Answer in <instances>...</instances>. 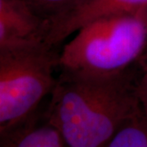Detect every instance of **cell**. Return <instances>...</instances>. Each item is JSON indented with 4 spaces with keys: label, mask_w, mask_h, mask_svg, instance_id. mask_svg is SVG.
I'll use <instances>...</instances> for the list:
<instances>
[{
    "label": "cell",
    "mask_w": 147,
    "mask_h": 147,
    "mask_svg": "<svg viewBox=\"0 0 147 147\" xmlns=\"http://www.w3.org/2000/svg\"><path fill=\"white\" fill-rule=\"evenodd\" d=\"M137 81L130 69L103 76L61 72L43 115L68 147H105L143 113Z\"/></svg>",
    "instance_id": "cell-1"
},
{
    "label": "cell",
    "mask_w": 147,
    "mask_h": 147,
    "mask_svg": "<svg viewBox=\"0 0 147 147\" xmlns=\"http://www.w3.org/2000/svg\"><path fill=\"white\" fill-rule=\"evenodd\" d=\"M59 53L61 72L113 75L125 72L147 45V8L107 16L80 28Z\"/></svg>",
    "instance_id": "cell-2"
},
{
    "label": "cell",
    "mask_w": 147,
    "mask_h": 147,
    "mask_svg": "<svg viewBox=\"0 0 147 147\" xmlns=\"http://www.w3.org/2000/svg\"><path fill=\"white\" fill-rule=\"evenodd\" d=\"M42 43L0 49V134L19 126L51 95L59 53Z\"/></svg>",
    "instance_id": "cell-3"
},
{
    "label": "cell",
    "mask_w": 147,
    "mask_h": 147,
    "mask_svg": "<svg viewBox=\"0 0 147 147\" xmlns=\"http://www.w3.org/2000/svg\"><path fill=\"white\" fill-rule=\"evenodd\" d=\"M48 21L26 0H0V49L46 42Z\"/></svg>",
    "instance_id": "cell-4"
},
{
    "label": "cell",
    "mask_w": 147,
    "mask_h": 147,
    "mask_svg": "<svg viewBox=\"0 0 147 147\" xmlns=\"http://www.w3.org/2000/svg\"><path fill=\"white\" fill-rule=\"evenodd\" d=\"M146 8L147 0H87L68 13L48 21L46 42L48 46L56 47L89 22Z\"/></svg>",
    "instance_id": "cell-5"
},
{
    "label": "cell",
    "mask_w": 147,
    "mask_h": 147,
    "mask_svg": "<svg viewBox=\"0 0 147 147\" xmlns=\"http://www.w3.org/2000/svg\"><path fill=\"white\" fill-rule=\"evenodd\" d=\"M0 147H68L57 129L37 111L9 131L0 134Z\"/></svg>",
    "instance_id": "cell-6"
},
{
    "label": "cell",
    "mask_w": 147,
    "mask_h": 147,
    "mask_svg": "<svg viewBox=\"0 0 147 147\" xmlns=\"http://www.w3.org/2000/svg\"><path fill=\"white\" fill-rule=\"evenodd\" d=\"M105 147H147V119L144 114L121 127Z\"/></svg>",
    "instance_id": "cell-7"
},
{
    "label": "cell",
    "mask_w": 147,
    "mask_h": 147,
    "mask_svg": "<svg viewBox=\"0 0 147 147\" xmlns=\"http://www.w3.org/2000/svg\"><path fill=\"white\" fill-rule=\"evenodd\" d=\"M37 13L48 21L63 16L87 0H26Z\"/></svg>",
    "instance_id": "cell-8"
},
{
    "label": "cell",
    "mask_w": 147,
    "mask_h": 147,
    "mask_svg": "<svg viewBox=\"0 0 147 147\" xmlns=\"http://www.w3.org/2000/svg\"><path fill=\"white\" fill-rule=\"evenodd\" d=\"M137 96L144 115L147 119V69L137 81Z\"/></svg>",
    "instance_id": "cell-9"
},
{
    "label": "cell",
    "mask_w": 147,
    "mask_h": 147,
    "mask_svg": "<svg viewBox=\"0 0 147 147\" xmlns=\"http://www.w3.org/2000/svg\"><path fill=\"white\" fill-rule=\"evenodd\" d=\"M146 69H147V57H146Z\"/></svg>",
    "instance_id": "cell-10"
}]
</instances>
